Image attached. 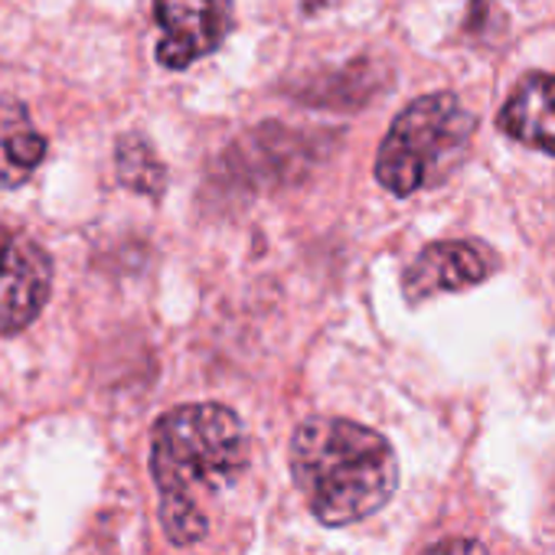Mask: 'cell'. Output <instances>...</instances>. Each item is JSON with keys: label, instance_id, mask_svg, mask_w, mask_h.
I'll use <instances>...</instances> for the list:
<instances>
[{"label": "cell", "instance_id": "30bf717a", "mask_svg": "<svg viewBox=\"0 0 555 555\" xmlns=\"http://www.w3.org/2000/svg\"><path fill=\"white\" fill-rule=\"evenodd\" d=\"M422 555H487V548L477 539H441Z\"/></svg>", "mask_w": 555, "mask_h": 555}, {"label": "cell", "instance_id": "9c48e42d", "mask_svg": "<svg viewBox=\"0 0 555 555\" xmlns=\"http://www.w3.org/2000/svg\"><path fill=\"white\" fill-rule=\"evenodd\" d=\"M118 177L125 186H131L134 193H147V196H157L167 180L164 164L157 160V154L141 134H125L118 141Z\"/></svg>", "mask_w": 555, "mask_h": 555}, {"label": "cell", "instance_id": "8fae6325", "mask_svg": "<svg viewBox=\"0 0 555 555\" xmlns=\"http://www.w3.org/2000/svg\"><path fill=\"white\" fill-rule=\"evenodd\" d=\"M314 4H324V0H308V8H314Z\"/></svg>", "mask_w": 555, "mask_h": 555}, {"label": "cell", "instance_id": "277c9868", "mask_svg": "<svg viewBox=\"0 0 555 555\" xmlns=\"http://www.w3.org/2000/svg\"><path fill=\"white\" fill-rule=\"evenodd\" d=\"M160 27L157 63L167 69H186L222 47L232 30V0H154Z\"/></svg>", "mask_w": 555, "mask_h": 555}, {"label": "cell", "instance_id": "52a82bcc", "mask_svg": "<svg viewBox=\"0 0 555 555\" xmlns=\"http://www.w3.org/2000/svg\"><path fill=\"white\" fill-rule=\"evenodd\" d=\"M496 121L513 141L555 154V73L526 76L506 99Z\"/></svg>", "mask_w": 555, "mask_h": 555}, {"label": "cell", "instance_id": "8992f818", "mask_svg": "<svg viewBox=\"0 0 555 555\" xmlns=\"http://www.w3.org/2000/svg\"><path fill=\"white\" fill-rule=\"evenodd\" d=\"M493 271V255L477 242H435L405 271L409 301H425L435 295L464 292L480 285Z\"/></svg>", "mask_w": 555, "mask_h": 555}, {"label": "cell", "instance_id": "6da1fadb", "mask_svg": "<svg viewBox=\"0 0 555 555\" xmlns=\"http://www.w3.org/2000/svg\"><path fill=\"white\" fill-rule=\"evenodd\" d=\"M248 464V435L238 415L216 402L177 405L154 425L151 474L160 522L173 545L199 542L209 529L203 500L222 493Z\"/></svg>", "mask_w": 555, "mask_h": 555}, {"label": "cell", "instance_id": "5b68a950", "mask_svg": "<svg viewBox=\"0 0 555 555\" xmlns=\"http://www.w3.org/2000/svg\"><path fill=\"white\" fill-rule=\"evenodd\" d=\"M53 292L50 255L17 232L0 229V334L30 327Z\"/></svg>", "mask_w": 555, "mask_h": 555}, {"label": "cell", "instance_id": "3957f363", "mask_svg": "<svg viewBox=\"0 0 555 555\" xmlns=\"http://www.w3.org/2000/svg\"><path fill=\"white\" fill-rule=\"evenodd\" d=\"M474 128V115L454 95L435 92L415 99L379 144L376 180L396 196L438 186L467 157Z\"/></svg>", "mask_w": 555, "mask_h": 555}, {"label": "cell", "instance_id": "ba28073f", "mask_svg": "<svg viewBox=\"0 0 555 555\" xmlns=\"http://www.w3.org/2000/svg\"><path fill=\"white\" fill-rule=\"evenodd\" d=\"M47 157V138L34 128L24 102L0 99V183L21 186Z\"/></svg>", "mask_w": 555, "mask_h": 555}, {"label": "cell", "instance_id": "7a4b0ae2", "mask_svg": "<svg viewBox=\"0 0 555 555\" xmlns=\"http://www.w3.org/2000/svg\"><path fill=\"white\" fill-rule=\"evenodd\" d=\"M292 474L324 526H350L383 509L399 487L392 444L347 418H308L292 438Z\"/></svg>", "mask_w": 555, "mask_h": 555}]
</instances>
